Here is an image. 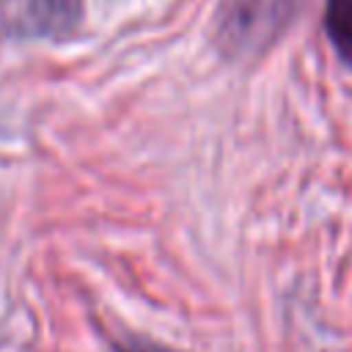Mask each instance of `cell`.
<instances>
[{"label":"cell","instance_id":"7a4b0ae2","mask_svg":"<svg viewBox=\"0 0 352 352\" xmlns=\"http://www.w3.org/2000/svg\"><path fill=\"white\" fill-rule=\"evenodd\" d=\"M82 16V0H0V38H63Z\"/></svg>","mask_w":352,"mask_h":352},{"label":"cell","instance_id":"6da1fadb","mask_svg":"<svg viewBox=\"0 0 352 352\" xmlns=\"http://www.w3.org/2000/svg\"><path fill=\"white\" fill-rule=\"evenodd\" d=\"M297 0H220L214 16L217 47L236 60L261 55L286 30Z\"/></svg>","mask_w":352,"mask_h":352},{"label":"cell","instance_id":"3957f363","mask_svg":"<svg viewBox=\"0 0 352 352\" xmlns=\"http://www.w3.org/2000/svg\"><path fill=\"white\" fill-rule=\"evenodd\" d=\"M324 33L338 58L346 66H352V0L324 3Z\"/></svg>","mask_w":352,"mask_h":352},{"label":"cell","instance_id":"277c9868","mask_svg":"<svg viewBox=\"0 0 352 352\" xmlns=\"http://www.w3.org/2000/svg\"><path fill=\"white\" fill-rule=\"evenodd\" d=\"M116 352H182V349H173V346H165L157 341H146V338H126V341L116 344Z\"/></svg>","mask_w":352,"mask_h":352}]
</instances>
